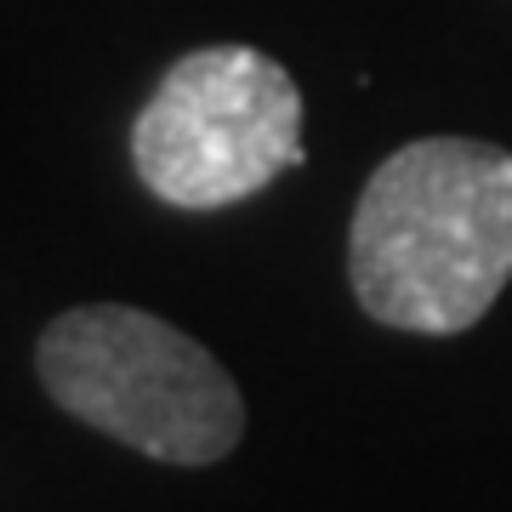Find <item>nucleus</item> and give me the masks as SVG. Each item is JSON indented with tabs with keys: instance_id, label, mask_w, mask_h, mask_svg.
I'll list each match as a JSON object with an SVG mask.
<instances>
[{
	"instance_id": "1",
	"label": "nucleus",
	"mask_w": 512,
	"mask_h": 512,
	"mask_svg": "<svg viewBox=\"0 0 512 512\" xmlns=\"http://www.w3.org/2000/svg\"><path fill=\"white\" fill-rule=\"evenodd\" d=\"M512 279V154L416 137L370 171L348 228V285L387 330L461 336Z\"/></svg>"
},
{
	"instance_id": "2",
	"label": "nucleus",
	"mask_w": 512,
	"mask_h": 512,
	"mask_svg": "<svg viewBox=\"0 0 512 512\" xmlns=\"http://www.w3.org/2000/svg\"><path fill=\"white\" fill-rule=\"evenodd\" d=\"M40 387L92 433L165 467H217L245 439V393L222 359L126 302L57 313L35 348Z\"/></svg>"
},
{
	"instance_id": "3",
	"label": "nucleus",
	"mask_w": 512,
	"mask_h": 512,
	"mask_svg": "<svg viewBox=\"0 0 512 512\" xmlns=\"http://www.w3.org/2000/svg\"><path fill=\"white\" fill-rule=\"evenodd\" d=\"M131 165L154 200L222 211L302 165V92L256 46L177 57L131 120Z\"/></svg>"
}]
</instances>
